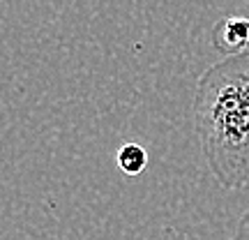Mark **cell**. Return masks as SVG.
I'll return each instance as SVG.
<instances>
[{"label": "cell", "instance_id": "6da1fadb", "mask_svg": "<svg viewBox=\"0 0 249 240\" xmlns=\"http://www.w3.org/2000/svg\"><path fill=\"white\" fill-rule=\"evenodd\" d=\"M192 111L214 180L226 189L249 185V49L201 74Z\"/></svg>", "mask_w": 249, "mask_h": 240}, {"label": "cell", "instance_id": "277c9868", "mask_svg": "<svg viewBox=\"0 0 249 240\" xmlns=\"http://www.w3.org/2000/svg\"><path fill=\"white\" fill-rule=\"evenodd\" d=\"M231 240H249V208L245 210V215L240 217L238 229H235V233H233Z\"/></svg>", "mask_w": 249, "mask_h": 240}, {"label": "cell", "instance_id": "7a4b0ae2", "mask_svg": "<svg viewBox=\"0 0 249 240\" xmlns=\"http://www.w3.org/2000/svg\"><path fill=\"white\" fill-rule=\"evenodd\" d=\"M213 46L222 55H233L249 49V18L224 17L213 28Z\"/></svg>", "mask_w": 249, "mask_h": 240}, {"label": "cell", "instance_id": "3957f363", "mask_svg": "<svg viewBox=\"0 0 249 240\" xmlns=\"http://www.w3.org/2000/svg\"><path fill=\"white\" fill-rule=\"evenodd\" d=\"M118 166L127 176H139L148 166V152L139 143H124L118 150Z\"/></svg>", "mask_w": 249, "mask_h": 240}]
</instances>
